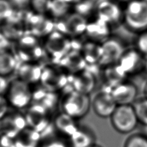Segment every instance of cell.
Instances as JSON below:
<instances>
[{"mask_svg":"<svg viewBox=\"0 0 147 147\" xmlns=\"http://www.w3.org/2000/svg\"><path fill=\"white\" fill-rule=\"evenodd\" d=\"M10 83L7 78L5 76L0 75V95H6L9 90Z\"/></svg>","mask_w":147,"mask_h":147,"instance_id":"obj_36","label":"cell"},{"mask_svg":"<svg viewBox=\"0 0 147 147\" xmlns=\"http://www.w3.org/2000/svg\"><path fill=\"white\" fill-rule=\"evenodd\" d=\"M124 147H147V137L142 133L134 134L126 139Z\"/></svg>","mask_w":147,"mask_h":147,"instance_id":"obj_30","label":"cell"},{"mask_svg":"<svg viewBox=\"0 0 147 147\" xmlns=\"http://www.w3.org/2000/svg\"><path fill=\"white\" fill-rule=\"evenodd\" d=\"M14 8L19 10H24L28 6H30L31 0H9Z\"/></svg>","mask_w":147,"mask_h":147,"instance_id":"obj_35","label":"cell"},{"mask_svg":"<svg viewBox=\"0 0 147 147\" xmlns=\"http://www.w3.org/2000/svg\"><path fill=\"white\" fill-rule=\"evenodd\" d=\"M25 26L27 33L38 38H46L55 30V23L47 15L40 14L34 12L25 15Z\"/></svg>","mask_w":147,"mask_h":147,"instance_id":"obj_9","label":"cell"},{"mask_svg":"<svg viewBox=\"0 0 147 147\" xmlns=\"http://www.w3.org/2000/svg\"><path fill=\"white\" fill-rule=\"evenodd\" d=\"M11 47V40L0 32V50H9Z\"/></svg>","mask_w":147,"mask_h":147,"instance_id":"obj_37","label":"cell"},{"mask_svg":"<svg viewBox=\"0 0 147 147\" xmlns=\"http://www.w3.org/2000/svg\"><path fill=\"white\" fill-rule=\"evenodd\" d=\"M40 38L26 33L16 42L14 54L21 62H38L46 55Z\"/></svg>","mask_w":147,"mask_h":147,"instance_id":"obj_2","label":"cell"},{"mask_svg":"<svg viewBox=\"0 0 147 147\" xmlns=\"http://www.w3.org/2000/svg\"><path fill=\"white\" fill-rule=\"evenodd\" d=\"M137 47L142 55L147 57V31L139 35L137 40Z\"/></svg>","mask_w":147,"mask_h":147,"instance_id":"obj_33","label":"cell"},{"mask_svg":"<svg viewBox=\"0 0 147 147\" xmlns=\"http://www.w3.org/2000/svg\"><path fill=\"white\" fill-rule=\"evenodd\" d=\"M88 23L84 15L77 12L69 13L58 20L55 24V30L69 38H75L86 33Z\"/></svg>","mask_w":147,"mask_h":147,"instance_id":"obj_10","label":"cell"},{"mask_svg":"<svg viewBox=\"0 0 147 147\" xmlns=\"http://www.w3.org/2000/svg\"><path fill=\"white\" fill-rule=\"evenodd\" d=\"M58 65L71 75L86 69L88 65L80 51L72 49L58 62Z\"/></svg>","mask_w":147,"mask_h":147,"instance_id":"obj_18","label":"cell"},{"mask_svg":"<svg viewBox=\"0 0 147 147\" xmlns=\"http://www.w3.org/2000/svg\"><path fill=\"white\" fill-rule=\"evenodd\" d=\"M51 0H31L30 7L35 13L46 15L49 13Z\"/></svg>","mask_w":147,"mask_h":147,"instance_id":"obj_31","label":"cell"},{"mask_svg":"<svg viewBox=\"0 0 147 147\" xmlns=\"http://www.w3.org/2000/svg\"><path fill=\"white\" fill-rule=\"evenodd\" d=\"M53 126L58 136L69 139L79 128L78 121L61 111L53 117Z\"/></svg>","mask_w":147,"mask_h":147,"instance_id":"obj_17","label":"cell"},{"mask_svg":"<svg viewBox=\"0 0 147 147\" xmlns=\"http://www.w3.org/2000/svg\"><path fill=\"white\" fill-rule=\"evenodd\" d=\"M71 5L65 0H51L49 13L58 20H60L69 14Z\"/></svg>","mask_w":147,"mask_h":147,"instance_id":"obj_27","label":"cell"},{"mask_svg":"<svg viewBox=\"0 0 147 147\" xmlns=\"http://www.w3.org/2000/svg\"><path fill=\"white\" fill-rule=\"evenodd\" d=\"M143 56L138 49L125 51L118 64L126 74H131L140 69L143 62Z\"/></svg>","mask_w":147,"mask_h":147,"instance_id":"obj_22","label":"cell"},{"mask_svg":"<svg viewBox=\"0 0 147 147\" xmlns=\"http://www.w3.org/2000/svg\"><path fill=\"white\" fill-rule=\"evenodd\" d=\"M80 51L87 65L99 64L102 57V44L89 40L80 45Z\"/></svg>","mask_w":147,"mask_h":147,"instance_id":"obj_23","label":"cell"},{"mask_svg":"<svg viewBox=\"0 0 147 147\" xmlns=\"http://www.w3.org/2000/svg\"><path fill=\"white\" fill-rule=\"evenodd\" d=\"M97 18L112 25L123 18V11L119 6L111 0H100L96 6Z\"/></svg>","mask_w":147,"mask_h":147,"instance_id":"obj_15","label":"cell"},{"mask_svg":"<svg viewBox=\"0 0 147 147\" xmlns=\"http://www.w3.org/2000/svg\"><path fill=\"white\" fill-rule=\"evenodd\" d=\"M96 135L92 128L86 125L79 128L67 139L69 147H92L96 144Z\"/></svg>","mask_w":147,"mask_h":147,"instance_id":"obj_19","label":"cell"},{"mask_svg":"<svg viewBox=\"0 0 147 147\" xmlns=\"http://www.w3.org/2000/svg\"><path fill=\"white\" fill-rule=\"evenodd\" d=\"M92 147H102V146H99V145H98V144H95V145H93V146H92Z\"/></svg>","mask_w":147,"mask_h":147,"instance_id":"obj_40","label":"cell"},{"mask_svg":"<svg viewBox=\"0 0 147 147\" xmlns=\"http://www.w3.org/2000/svg\"><path fill=\"white\" fill-rule=\"evenodd\" d=\"M111 93L117 105H132L137 100L138 88L133 83L125 81L111 88Z\"/></svg>","mask_w":147,"mask_h":147,"instance_id":"obj_16","label":"cell"},{"mask_svg":"<svg viewBox=\"0 0 147 147\" xmlns=\"http://www.w3.org/2000/svg\"><path fill=\"white\" fill-rule=\"evenodd\" d=\"M127 75L118 63L105 67L103 77L105 86L111 89L115 86L126 81Z\"/></svg>","mask_w":147,"mask_h":147,"instance_id":"obj_25","label":"cell"},{"mask_svg":"<svg viewBox=\"0 0 147 147\" xmlns=\"http://www.w3.org/2000/svg\"><path fill=\"white\" fill-rule=\"evenodd\" d=\"M60 108L62 112L79 121L89 112L92 108V99L90 95L67 90L61 98Z\"/></svg>","mask_w":147,"mask_h":147,"instance_id":"obj_1","label":"cell"},{"mask_svg":"<svg viewBox=\"0 0 147 147\" xmlns=\"http://www.w3.org/2000/svg\"><path fill=\"white\" fill-rule=\"evenodd\" d=\"M14 7L9 0H0V22L5 21L11 16Z\"/></svg>","mask_w":147,"mask_h":147,"instance_id":"obj_32","label":"cell"},{"mask_svg":"<svg viewBox=\"0 0 147 147\" xmlns=\"http://www.w3.org/2000/svg\"><path fill=\"white\" fill-rule=\"evenodd\" d=\"M18 66L14 53L10 50H0V75L7 77Z\"/></svg>","mask_w":147,"mask_h":147,"instance_id":"obj_26","label":"cell"},{"mask_svg":"<svg viewBox=\"0 0 147 147\" xmlns=\"http://www.w3.org/2000/svg\"><path fill=\"white\" fill-rule=\"evenodd\" d=\"M69 81V75L58 65L43 67L40 83L47 90L58 93L67 88Z\"/></svg>","mask_w":147,"mask_h":147,"instance_id":"obj_8","label":"cell"},{"mask_svg":"<svg viewBox=\"0 0 147 147\" xmlns=\"http://www.w3.org/2000/svg\"><path fill=\"white\" fill-rule=\"evenodd\" d=\"M144 97L147 98V83L146 84V85L144 88Z\"/></svg>","mask_w":147,"mask_h":147,"instance_id":"obj_39","label":"cell"},{"mask_svg":"<svg viewBox=\"0 0 147 147\" xmlns=\"http://www.w3.org/2000/svg\"><path fill=\"white\" fill-rule=\"evenodd\" d=\"M5 97L9 106L14 110H24L32 103V90L31 85L17 78L10 83Z\"/></svg>","mask_w":147,"mask_h":147,"instance_id":"obj_4","label":"cell"},{"mask_svg":"<svg viewBox=\"0 0 147 147\" xmlns=\"http://www.w3.org/2000/svg\"><path fill=\"white\" fill-rule=\"evenodd\" d=\"M138 117L139 123L143 126H147V98H137L132 105Z\"/></svg>","mask_w":147,"mask_h":147,"instance_id":"obj_28","label":"cell"},{"mask_svg":"<svg viewBox=\"0 0 147 147\" xmlns=\"http://www.w3.org/2000/svg\"><path fill=\"white\" fill-rule=\"evenodd\" d=\"M102 57L99 65L102 67L117 64L125 49L122 43L114 38H108L102 43Z\"/></svg>","mask_w":147,"mask_h":147,"instance_id":"obj_13","label":"cell"},{"mask_svg":"<svg viewBox=\"0 0 147 147\" xmlns=\"http://www.w3.org/2000/svg\"><path fill=\"white\" fill-rule=\"evenodd\" d=\"M111 88L105 86L92 99V108L95 115L100 118H110L118 106L111 95Z\"/></svg>","mask_w":147,"mask_h":147,"instance_id":"obj_11","label":"cell"},{"mask_svg":"<svg viewBox=\"0 0 147 147\" xmlns=\"http://www.w3.org/2000/svg\"><path fill=\"white\" fill-rule=\"evenodd\" d=\"M27 127L25 113L19 110H14L12 111H9L0 121V132L14 138Z\"/></svg>","mask_w":147,"mask_h":147,"instance_id":"obj_12","label":"cell"},{"mask_svg":"<svg viewBox=\"0 0 147 147\" xmlns=\"http://www.w3.org/2000/svg\"><path fill=\"white\" fill-rule=\"evenodd\" d=\"M110 25L98 18L88 23L85 34L92 41L102 44L110 38Z\"/></svg>","mask_w":147,"mask_h":147,"instance_id":"obj_21","label":"cell"},{"mask_svg":"<svg viewBox=\"0 0 147 147\" xmlns=\"http://www.w3.org/2000/svg\"><path fill=\"white\" fill-rule=\"evenodd\" d=\"M110 121L114 130L123 134L131 133L139 123L132 105H118L110 117Z\"/></svg>","mask_w":147,"mask_h":147,"instance_id":"obj_6","label":"cell"},{"mask_svg":"<svg viewBox=\"0 0 147 147\" xmlns=\"http://www.w3.org/2000/svg\"><path fill=\"white\" fill-rule=\"evenodd\" d=\"M68 3H70L71 5H78L80 3H82L85 0H65Z\"/></svg>","mask_w":147,"mask_h":147,"instance_id":"obj_38","label":"cell"},{"mask_svg":"<svg viewBox=\"0 0 147 147\" xmlns=\"http://www.w3.org/2000/svg\"><path fill=\"white\" fill-rule=\"evenodd\" d=\"M44 46L46 55L57 64L73 49L70 38L57 30L45 38Z\"/></svg>","mask_w":147,"mask_h":147,"instance_id":"obj_7","label":"cell"},{"mask_svg":"<svg viewBox=\"0 0 147 147\" xmlns=\"http://www.w3.org/2000/svg\"><path fill=\"white\" fill-rule=\"evenodd\" d=\"M39 147H69L67 139L60 136H48L42 139Z\"/></svg>","mask_w":147,"mask_h":147,"instance_id":"obj_29","label":"cell"},{"mask_svg":"<svg viewBox=\"0 0 147 147\" xmlns=\"http://www.w3.org/2000/svg\"><path fill=\"white\" fill-rule=\"evenodd\" d=\"M24 113L28 127L40 133L42 138L49 130H55L52 113L41 105L32 103Z\"/></svg>","mask_w":147,"mask_h":147,"instance_id":"obj_5","label":"cell"},{"mask_svg":"<svg viewBox=\"0 0 147 147\" xmlns=\"http://www.w3.org/2000/svg\"><path fill=\"white\" fill-rule=\"evenodd\" d=\"M123 20L131 31H147V0H130L123 11Z\"/></svg>","mask_w":147,"mask_h":147,"instance_id":"obj_3","label":"cell"},{"mask_svg":"<svg viewBox=\"0 0 147 147\" xmlns=\"http://www.w3.org/2000/svg\"><path fill=\"white\" fill-rule=\"evenodd\" d=\"M69 84L71 90L90 95L96 84L94 73L86 68L75 74L69 75Z\"/></svg>","mask_w":147,"mask_h":147,"instance_id":"obj_14","label":"cell"},{"mask_svg":"<svg viewBox=\"0 0 147 147\" xmlns=\"http://www.w3.org/2000/svg\"><path fill=\"white\" fill-rule=\"evenodd\" d=\"M16 69L19 79L30 85L40 83L43 67L38 62H21Z\"/></svg>","mask_w":147,"mask_h":147,"instance_id":"obj_20","label":"cell"},{"mask_svg":"<svg viewBox=\"0 0 147 147\" xmlns=\"http://www.w3.org/2000/svg\"><path fill=\"white\" fill-rule=\"evenodd\" d=\"M42 140L41 134L27 126L15 137L14 147H39Z\"/></svg>","mask_w":147,"mask_h":147,"instance_id":"obj_24","label":"cell"},{"mask_svg":"<svg viewBox=\"0 0 147 147\" xmlns=\"http://www.w3.org/2000/svg\"><path fill=\"white\" fill-rule=\"evenodd\" d=\"M9 105L5 97L0 95V121L9 112Z\"/></svg>","mask_w":147,"mask_h":147,"instance_id":"obj_34","label":"cell"}]
</instances>
